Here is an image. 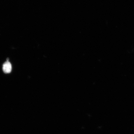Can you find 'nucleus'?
I'll list each match as a JSON object with an SVG mask.
<instances>
[{"instance_id":"f257e3e1","label":"nucleus","mask_w":134,"mask_h":134,"mask_svg":"<svg viewBox=\"0 0 134 134\" xmlns=\"http://www.w3.org/2000/svg\"><path fill=\"white\" fill-rule=\"evenodd\" d=\"M3 70L5 74H9L12 70V65L8 61L5 62L3 66Z\"/></svg>"}]
</instances>
